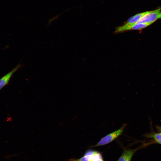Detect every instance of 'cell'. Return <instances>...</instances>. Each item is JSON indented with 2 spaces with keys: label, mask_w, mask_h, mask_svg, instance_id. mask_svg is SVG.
Instances as JSON below:
<instances>
[{
  "label": "cell",
  "mask_w": 161,
  "mask_h": 161,
  "mask_svg": "<svg viewBox=\"0 0 161 161\" xmlns=\"http://www.w3.org/2000/svg\"><path fill=\"white\" fill-rule=\"evenodd\" d=\"M127 126L126 124L124 123L118 129L112 132L102 138L96 145L92 146L91 147L93 148L105 145L112 142L123 134L124 130Z\"/></svg>",
  "instance_id": "1"
},
{
  "label": "cell",
  "mask_w": 161,
  "mask_h": 161,
  "mask_svg": "<svg viewBox=\"0 0 161 161\" xmlns=\"http://www.w3.org/2000/svg\"><path fill=\"white\" fill-rule=\"evenodd\" d=\"M68 161H105L101 153L98 151L89 149L83 156L78 159H71Z\"/></svg>",
  "instance_id": "2"
},
{
  "label": "cell",
  "mask_w": 161,
  "mask_h": 161,
  "mask_svg": "<svg viewBox=\"0 0 161 161\" xmlns=\"http://www.w3.org/2000/svg\"><path fill=\"white\" fill-rule=\"evenodd\" d=\"M161 18L160 8L149 12L141 17L135 24L150 23L151 24L157 20Z\"/></svg>",
  "instance_id": "3"
},
{
  "label": "cell",
  "mask_w": 161,
  "mask_h": 161,
  "mask_svg": "<svg viewBox=\"0 0 161 161\" xmlns=\"http://www.w3.org/2000/svg\"><path fill=\"white\" fill-rule=\"evenodd\" d=\"M149 11H147L139 13L131 17L128 19V21L126 24L118 27L115 32L118 33L128 30V29L131 26L134 24L141 17L148 13Z\"/></svg>",
  "instance_id": "4"
},
{
  "label": "cell",
  "mask_w": 161,
  "mask_h": 161,
  "mask_svg": "<svg viewBox=\"0 0 161 161\" xmlns=\"http://www.w3.org/2000/svg\"><path fill=\"white\" fill-rule=\"evenodd\" d=\"M22 65L18 64L12 70L0 78V90L7 85L13 74L21 68Z\"/></svg>",
  "instance_id": "5"
},
{
  "label": "cell",
  "mask_w": 161,
  "mask_h": 161,
  "mask_svg": "<svg viewBox=\"0 0 161 161\" xmlns=\"http://www.w3.org/2000/svg\"><path fill=\"white\" fill-rule=\"evenodd\" d=\"M138 148L134 149L124 148L123 153L117 161H131L134 153Z\"/></svg>",
  "instance_id": "6"
},
{
  "label": "cell",
  "mask_w": 161,
  "mask_h": 161,
  "mask_svg": "<svg viewBox=\"0 0 161 161\" xmlns=\"http://www.w3.org/2000/svg\"><path fill=\"white\" fill-rule=\"evenodd\" d=\"M146 137L152 138L157 143L161 144V132L152 133L148 134Z\"/></svg>",
  "instance_id": "7"
},
{
  "label": "cell",
  "mask_w": 161,
  "mask_h": 161,
  "mask_svg": "<svg viewBox=\"0 0 161 161\" xmlns=\"http://www.w3.org/2000/svg\"><path fill=\"white\" fill-rule=\"evenodd\" d=\"M151 24L150 23H140L134 24L131 26L128 29L129 30H140L143 29Z\"/></svg>",
  "instance_id": "8"
},
{
  "label": "cell",
  "mask_w": 161,
  "mask_h": 161,
  "mask_svg": "<svg viewBox=\"0 0 161 161\" xmlns=\"http://www.w3.org/2000/svg\"><path fill=\"white\" fill-rule=\"evenodd\" d=\"M156 127L158 131L159 132H161V126H157Z\"/></svg>",
  "instance_id": "9"
}]
</instances>
